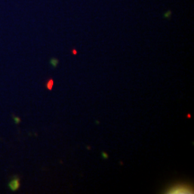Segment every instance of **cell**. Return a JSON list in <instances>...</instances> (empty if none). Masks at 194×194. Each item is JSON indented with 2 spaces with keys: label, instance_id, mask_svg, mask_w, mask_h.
I'll use <instances>...</instances> for the list:
<instances>
[{
  "label": "cell",
  "instance_id": "1",
  "mask_svg": "<svg viewBox=\"0 0 194 194\" xmlns=\"http://www.w3.org/2000/svg\"><path fill=\"white\" fill-rule=\"evenodd\" d=\"M167 193H193L192 188L185 184H177L170 188Z\"/></svg>",
  "mask_w": 194,
  "mask_h": 194
},
{
  "label": "cell",
  "instance_id": "2",
  "mask_svg": "<svg viewBox=\"0 0 194 194\" xmlns=\"http://www.w3.org/2000/svg\"><path fill=\"white\" fill-rule=\"evenodd\" d=\"M8 187L12 192H15L20 188V178L14 175L8 183Z\"/></svg>",
  "mask_w": 194,
  "mask_h": 194
},
{
  "label": "cell",
  "instance_id": "3",
  "mask_svg": "<svg viewBox=\"0 0 194 194\" xmlns=\"http://www.w3.org/2000/svg\"><path fill=\"white\" fill-rule=\"evenodd\" d=\"M50 63L51 65L52 66V67H57L58 66V65H59V60H57V59H51V61H50Z\"/></svg>",
  "mask_w": 194,
  "mask_h": 194
},
{
  "label": "cell",
  "instance_id": "4",
  "mask_svg": "<svg viewBox=\"0 0 194 194\" xmlns=\"http://www.w3.org/2000/svg\"><path fill=\"white\" fill-rule=\"evenodd\" d=\"M53 85H54V81H53L52 79H50V80L48 81L47 85H46V87H47L49 90H51L52 87H53Z\"/></svg>",
  "mask_w": 194,
  "mask_h": 194
},
{
  "label": "cell",
  "instance_id": "5",
  "mask_svg": "<svg viewBox=\"0 0 194 194\" xmlns=\"http://www.w3.org/2000/svg\"><path fill=\"white\" fill-rule=\"evenodd\" d=\"M14 122H15L16 124H19V123H20V122H21L20 118H18V117H14Z\"/></svg>",
  "mask_w": 194,
  "mask_h": 194
},
{
  "label": "cell",
  "instance_id": "6",
  "mask_svg": "<svg viewBox=\"0 0 194 194\" xmlns=\"http://www.w3.org/2000/svg\"><path fill=\"white\" fill-rule=\"evenodd\" d=\"M170 15H171V11H168V12L165 14V18H168V17H170Z\"/></svg>",
  "mask_w": 194,
  "mask_h": 194
},
{
  "label": "cell",
  "instance_id": "7",
  "mask_svg": "<svg viewBox=\"0 0 194 194\" xmlns=\"http://www.w3.org/2000/svg\"><path fill=\"white\" fill-rule=\"evenodd\" d=\"M102 156H103V158H105V159H107V158H108V155H107L106 153H104V152H103V153H102Z\"/></svg>",
  "mask_w": 194,
  "mask_h": 194
},
{
  "label": "cell",
  "instance_id": "8",
  "mask_svg": "<svg viewBox=\"0 0 194 194\" xmlns=\"http://www.w3.org/2000/svg\"><path fill=\"white\" fill-rule=\"evenodd\" d=\"M73 53H74V55H75V54H76V51L74 50V51H73Z\"/></svg>",
  "mask_w": 194,
  "mask_h": 194
}]
</instances>
